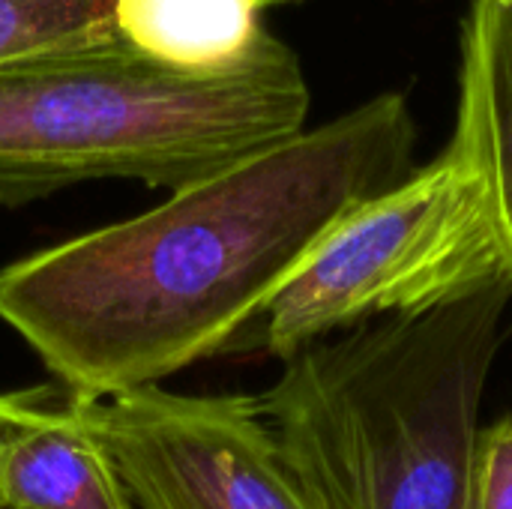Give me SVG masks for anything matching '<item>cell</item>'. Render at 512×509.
I'll list each match as a JSON object with an SVG mask.
<instances>
[{
    "mask_svg": "<svg viewBox=\"0 0 512 509\" xmlns=\"http://www.w3.org/2000/svg\"><path fill=\"white\" fill-rule=\"evenodd\" d=\"M405 93H378L159 207L0 270V321L69 399L222 357L330 228L414 171Z\"/></svg>",
    "mask_w": 512,
    "mask_h": 509,
    "instance_id": "cell-1",
    "label": "cell"
},
{
    "mask_svg": "<svg viewBox=\"0 0 512 509\" xmlns=\"http://www.w3.org/2000/svg\"><path fill=\"white\" fill-rule=\"evenodd\" d=\"M510 303L492 285L282 360L258 405L309 509H465Z\"/></svg>",
    "mask_w": 512,
    "mask_h": 509,
    "instance_id": "cell-2",
    "label": "cell"
},
{
    "mask_svg": "<svg viewBox=\"0 0 512 509\" xmlns=\"http://www.w3.org/2000/svg\"><path fill=\"white\" fill-rule=\"evenodd\" d=\"M300 57L264 33L225 72L168 69L114 30L0 63V207L87 180L180 192L306 129Z\"/></svg>",
    "mask_w": 512,
    "mask_h": 509,
    "instance_id": "cell-3",
    "label": "cell"
},
{
    "mask_svg": "<svg viewBox=\"0 0 512 509\" xmlns=\"http://www.w3.org/2000/svg\"><path fill=\"white\" fill-rule=\"evenodd\" d=\"M507 285L483 177L450 144L387 192L348 210L222 357L297 351L381 318Z\"/></svg>",
    "mask_w": 512,
    "mask_h": 509,
    "instance_id": "cell-4",
    "label": "cell"
},
{
    "mask_svg": "<svg viewBox=\"0 0 512 509\" xmlns=\"http://www.w3.org/2000/svg\"><path fill=\"white\" fill-rule=\"evenodd\" d=\"M72 408L135 509H309L258 396L153 384Z\"/></svg>",
    "mask_w": 512,
    "mask_h": 509,
    "instance_id": "cell-5",
    "label": "cell"
},
{
    "mask_svg": "<svg viewBox=\"0 0 512 509\" xmlns=\"http://www.w3.org/2000/svg\"><path fill=\"white\" fill-rule=\"evenodd\" d=\"M0 509H135L69 393H0Z\"/></svg>",
    "mask_w": 512,
    "mask_h": 509,
    "instance_id": "cell-6",
    "label": "cell"
},
{
    "mask_svg": "<svg viewBox=\"0 0 512 509\" xmlns=\"http://www.w3.org/2000/svg\"><path fill=\"white\" fill-rule=\"evenodd\" d=\"M501 36L504 15L498 6L492 0H471L462 24L453 141L483 177L512 294V81H501Z\"/></svg>",
    "mask_w": 512,
    "mask_h": 509,
    "instance_id": "cell-7",
    "label": "cell"
},
{
    "mask_svg": "<svg viewBox=\"0 0 512 509\" xmlns=\"http://www.w3.org/2000/svg\"><path fill=\"white\" fill-rule=\"evenodd\" d=\"M264 0H114L111 27L138 54L177 72H225L267 33Z\"/></svg>",
    "mask_w": 512,
    "mask_h": 509,
    "instance_id": "cell-8",
    "label": "cell"
},
{
    "mask_svg": "<svg viewBox=\"0 0 512 509\" xmlns=\"http://www.w3.org/2000/svg\"><path fill=\"white\" fill-rule=\"evenodd\" d=\"M114 0H0V63L99 36Z\"/></svg>",
    "mask_w": 512,
    "mask_h": 509,
    "instance_id": "cell-9",
    "label": "cell"
},
{
    "mask_svg": "<svg viewBox=\"0 0 512 509\" xmlns=\"http://www.w3.org/2000/svg\"><path fill=\"white\" fill-rule=\"evenodd\" d=\"M465 509H512V414L477 432Z\"/></svg>",
    "mask_w": 512,
    "mask_h": 509,
    "instance_id": "cell-10",
    "label": "cell"
},
{
    "mask_svg": "<svg viewBox=\"0 0 512 509\" xmlns=\"http://www.w3.org/2000/svg\"><path fill=\"white\" fill-rule=\"evenodd\" d=\"M501 81H512V24H504L501 36Z\"/></svg>",
    "mask_w": 512,
    "mask_h": 509,
    "instance_id": "cell-11",
    "label": "cell"
},
{
    "mask_svg": "<svg viewBox=\"0 0 512 509\" xmlns=\"http://www.w3.org/2000/svg\"><path fill=\"white\" fill-rule=\"evenodd\" d=\"M498 6V12L504 15V24H512V0H492Z\"/></svg>",
    "mask_w": 512,
    "mask_h": 509,
    "instance_id": "cell-12",
    "label": "cell"
},
{
    "mask_svg": "<svg viewBox=\"0 0 512 509\" xmlns=\"http://www.w3.org/2000/svg\"><path fill=\"white\" fill-rule=\"evenodd\" d=\"M273 3H288V0H264V6H273Z\"/></svg>",
    "mask_w": 512,
    "mask_h": 509,
    "instance_id": "cell-13",
    "label": "cell"
}]
</instances>
